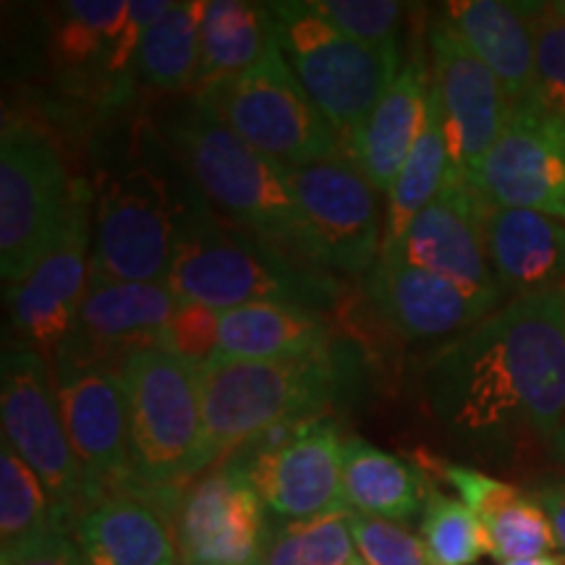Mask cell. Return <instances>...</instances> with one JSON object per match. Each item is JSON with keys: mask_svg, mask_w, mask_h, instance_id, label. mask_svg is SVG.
<instances>
[{"mask_svg": "<svg viewBox=\"0 0 565 565\" xmlns=\"http://www.w3.org/2000/svg\"><path fill=\"white\" fill-rule=\"evenodd\" d=\"M3 440L17 450L53 508V526L71 534L76 519L100 500L63 427L53 366L30 345L9 343L0 359Z\"/></svg>", "mask_w": 565, "mask_h": 565, "instance_id": "cell-9", "label": "cell"}, {"mask_svg": "<svg viewBox=\"0 0 565 565\" xmlns=\"http://www.w3.org/2000/svg\"><path fill=\"white\" fill-rule=\"evenodd\" d=\"M427 42L450 173L471 181L487 152L503 137L511 121V103L498 76L440 17L429 26Z\"/></svg>", "mask_w": 565, "mask_h": 565, "instance_id": "cell-15", "label": "cell"}, {"mask_svg": "<svg viewBox=\"0 0 565 565\" xmlns=\"http://www.w3.org/2000/svg\"><path fill=\"white\" fill-rule=\"evenodd\" d=\"M341 427L330 416H315L299 433L270 450H233L259 500L275 521H312L351 513L343 494Z\"/></svg>", "mask_w": 565, "mask_h": 565, "instance_id": "cell-14", "label": "cell"}, {"mask_svg": "<svg viewBox=\"0 0 565 565\" xmlns=\"http://www.w3.org/2000/svg\"><path fill=\"white\" fill-rule=\"evenodd\" d=\"M429 414L471 448L545 440L565 424V286L505 301L429 356Z\"/></svg>", "mask_w": 565, "mask_h": 565, "instance_id": "cell-1", "label": "cell"}, {"mask_svg": "<svg viewBox=\"0 0 565 565\" xmlns=\"http://www.w3.org/2000/svg\"><path fill=\"white\" fill-rule=\"evenodd\" d=\"M471 183L492 207L534 210L565 223V124L534 108L513 110Z\"/></svg>", "mask_w": 565, "mask_h": 565, "instance_id": "cell-18", "label": "cell"}, {"mask_svg": "<svg viewBox=\"0 0 565 565\" xmlns=\"http://www.w3.org/2000/svg\"><path fill=\"white\" fill-rule=\"evenodd\" d=\"M265 11L282 58L345 145L404 68L398 42L374 47L345 38L309 0L265 3Z\"/></svg>", "mask_w": 565, "mask_h": 565, "instance_id": "cell-6", "label": "cell"}, {"mask_svg": "<svg viewBox=\"0 0 565 565\" xmlns=\"http://www.w3.org/2000/svg\"><path fill=\"white\" fill-rule=\"evenodd\" d=\"M0 565H87L74 536L51 526L47 532L3 550Z\"/></svg>", "mask_w": 565, "mask_h": 565, "instance_id": "cell-39", "label": "cell"}, {"mask_svg": "<svg viewBox=\"0 0 565 565\" xmlns=\"http://www.w3.org/2000/svg\"><path fill=\"white\" fill-rule=\"evenodd\" d=\"M79 192L53 134L24 116H6L0 134V275L24 280L58 244Z\"/></svg>", "mask_w": 565, "mask_h": 565, "instance_id": "cell-7", "label": "cell"}, {"mask_svg": "<svg viewBox=\"0 0 565 565\" xmlns=\"http://www.w3.org/2000/svg\"><path fill=\"white\" fill-rule=\"evenodd\" d=\"M183 492H113L76 519L87 565H179L175 508Z\"/></svg>", "mask_w": 565, "mask_h": 565, "instance_id": "cell-20", "label": "cell"}, {"mask_svg": "<svg viewBox=\"0 0 565 565\" xmlns=\"http://www.w3.org/2000/svg\"><path fill=\"white\" fill-rule=\"evenodd\" d=\"M532 30L536 79L526 108L565 121V21L547 13L542 3H532Z\"/></svg>", "mask_w": 565, "mask_h": 565, "instance_id": "cell-35", "label": "cell"}, {"mask_svg": "<svg viewBox=\"0 0 565 565\" xmlns=\"http://www.w3.org/2000/svg\"><path fill=\"white\" fill-rule=\"evenodd\" d=\"M419 536L435 565H475L482 555H490L475 511L461 500L445 498L435 487H429L424 500Z\"/></svg>", "mask_w": 565, "mask_h": 565, "instance_id": "cell-33", "label": "cell"}, {"mask_svg": "<svg viewBox=\"0 0 565 565\" xmlns=\"http://www.w3.org/2000/svg\"><path fill=\"white\" fill-rule=\"evenodd\" d=\"M299 207L312 228L320 265L330 273L364 275L383 252L385 221L377 189L349 154H333L286 171Z\"/></svg>", "mask_w": 565, "mask_h": 565, "instance_id": "cell-13", "label": "cell"}, {"mask_svg": "<svg viewBox=\"0 0 565 565\" xmlns=\"http://www.w3.org/2000/svg\"><path fill=\"white\" fill-rule=\"evenodd\" d=\"M487 257L508 301L565 282V223L534 210L487 207Z\"/></svg>", "mask_w": 565, "mask_h": 565, "instance_id": "cell-24", "label": "cell"}, {"mask_svg": "<svg viewBox=\"0 0 565 565\" xmlns=\"http://www.w3.org/2000/svg\"><path fill=\"white\" fill-rule=\"evenodd\" d=\"M366 294L383 320L408 341H454L505 303L385 254L366 273Z\"/></svg>", "mask_w": 565, "mask_h": 565, "instance_id": "cell-19", "label": "cell"}, {"mask_svg": "<svg viewBox=\"0 0 565 565\" xmlns=\"http://www.w3.org/2000/svg\"><path fill=\"white\" fill-rule=\"evenodd\" d=\"M448 145H445L440 103H437L433 87L424 129L419 139H416L412 154H408L406 166L401 168L398 179H395L391 192H387L383 246L395 242L408 228V223L435 200L445 179H448Z\"/></svg>", "mask_w": 565, "mask_h": 565, "instance_id": "cell-29", "label": "cell"}, {"mask_svg": "<svg viewBox=\"0 0 565 565\" xmlns=\"http://www.w3.org/2000/svg\"><path fill=\"white\" fill-rule=\"evenodd\" d=\"M129 19V0H74L63 3L53 32V55L63 68L100 66L110 76V61ZM113 79V76H110Z\"/></svg>", "mask_w": 565, "mask_h": 565, "instance_id": "cell-30", "label": "cell"}, {"mask_svg": "<svg viewBox=\"0 0 565 565\" xmlns=\"http://www.w3.org/2000/svg\"><path fill=\"white\" fill-rule=\"evenodd\" d=\"M275 42L265 3L246 0H204L200 21V82L228 79L263 61ZM194 89V92H196Z\"/></svg>", "mask_w": 565, "mask_h": 565, "instance_id": "cell-27", "label": "cell"}, {"mask_svg": "<svg viewBox=\"0 0 565 565\" xmlns=\"http://www.w3.org/2000/svg\"><path fill=\"white\" fill-rule=\"evenodd\" d=\"M51 366L63 427L97 494L147 492L134 475L121 366L68 351Z\"/></svg>", "mask_w": 565, "mask_h": 565, "instance_id": "cell-11", "label": "cell"}, {"mask_svg": "<svg viewBox=\"0 0 565 565\" xmlns=\"http://www.w3.org/2000/svg\"><path fill=\"white\" fill-rule=\"evenodd\" d=\"M202 11L204 0H179L147 30L134 58V74L141 84L160 92L196 89Z\"/></svg>", "mask_w": 565, "mask_h": 565, "instance_id": "cell-28", "label": "cell"}, {"mask_svg": "<svg viewBox=\"0 0 565 565\" xmlns=\"http://www.w3.org/2000/svg\"><path fill=\"white\" fill-rule=\"evenodd\" d=\"M134 475L147 492H181L212 466L200 366L145 345L121 362Z\"/></svg>", "mask_w": 565, "mask_h": 565, "instance_id": "cell-5", "label": "cell"}, {"mask_svg": "<svg viewBox=\"0 0 565 565\" xmlns=\"http://www.w3.org/2000/svg\"><path fill=\"white\" fill-rule=\"evenodd\" d=\"M330 345L324 315L296 303H246L221 312L217 324V353L228 359H291Z\"/></svg>", "mask_w": 565, "mask_h": 565, "instance_id": "cell-25", "label": "cell"}, {"mask_svg": "<svg viewBox=\"0 0 565 565\" xmlns=\"http://www.w3.org/2000/svg\"><path fill=\"white\" fill-rule=\"evenodd\" d=\"M189 196L152 166L103 181L92 217V282H166Z\"/></svg>", "mask_w": 565, "mask_h": 565, "instance_id": "cell-10", "label": "cell"}, {"mask_svg": "<svg viewBox=\"0 0 565 565\" xmlns=\"http://www.w3.org/2000/svg\"><path fill=\"white\" fill-rule=\"evenodd\" d=\"M427 492V477L419 466L359 435L343 440V494L351 513L408 524L422 513Z\"/></svg>", "mask_w": 565, "mask_h": 565, "instance_id": "cell-26", "label": "cell"}, {"mask_svg": "<svg viewBox=\"0 0 565 565\" xmlns=\"http://www.w3.org/2000/svg\"><path fill=\"white\" fill-rule=\"evenodd\" d=\"M532 494L536 503L542 505V511H545L550 526H553L557 550L565 553V475L536 484Z\"/></svg>", "mask_w": 565, "mask_h": 565, "instance_id": "cell-40", "label": "cell"}, {"mask_svg": "<svg viewBox=\"0 0 565 565\" xmlns=\"http://www.w3.org/2000/svg\"><path fill=\"white\" fill-rule=\"evenodd\" d=\"M500 565H565V561L555 555H540V557H521V561H508Z\"/></svg>", "mask_w": 565, "mask_h": 565, "instance_id": "cell-41", "label": "cell"}, {"mask_svg": "<svg viewBox=\"0 0 565 565\" xmlns=\"http://www.w3.org/2000/svg\"><path fill=\"white\" fill-rule=\"evenodd\" d=\"M563 124H565V121H563Z\"/></svg>", "mask_w": 565, "mask_h": 565, "instance_id": "cell-44", "label": "cell"}, {"mask_svg": "<svg viewBox=\"0 0 565 565\" xmlns=\"http://www.w3.org/2000/svg\"><path fill=\"white\" fill-rule=\"evenodd\" d=\"M351 353L341 345L291 359H228L200 366L202 414L212 463L288 419L322 416L351 385Z\"/></svg>", "mask_w": 565, "mask_h": 565, "instance_id": "cell-4", "label": "cell"}, {"mask_svg": "<svg viewBox=\"0 0 565 565\" xmlns=\"http://www.w3.org/2000/svg\"><path fill=\"white\" fill-rule=\"evenodd\" d=\"M487 207L490 202L477 192L475 183L448 171L435 200L380 254L454 280L475 294L505 299L487 257Z\"/></svg>", "mask_w": 565, "mask_h": 565, "instance_id": "cell-17", "label": "cell"}, {"mask_svg": "<svg viewBox=\"0 0 565 565\" xmlns=\"http://www.w3.org/2000/svg\"><path fill=\"white\" fill-rule=\"evenodd\" d=\"M542 6H545V11L553 13L555 19L565 21V0H553V3H542Z\"/></svg>", "mask_w": 565, "mask_h": 565, "instance_id": "cell-43", "label": "cell"}, {"mask_svg": "<svg viewBox=\"0 0 565 565\" xmlns=\"http://www.w3.org/2000/svg\"><path fill=\"white\" fill-rule=\"evenodd\" d=\"M179 301L168 282H89L74 333L61 351L121 366L131 351L158 345Z\"/></svg>", "mask_w": 565, "mask_h": 565, "instance_id": "cell-21", "label": "cell"}, {"mask_svg": "<svg viewBox=\"0 0 565 565\" xmlns=\"http://www.w3.org/2000/svg\"><path fill=\"white\" fill-rule=\"evenodd\" d=\"M479 524L487 534L490 555L498 557L500 563L550 555L557 547L545 511L536 503L534 494L524 492L521 487L503 503L487 511Z\"/></svg>", "mask_w": 565, "mask_h": 565, "instance_id": "cell-34", "label": "cell"}, {"mask_svg": "<svg viewBox=\"0 0 565 565\" xmlns=\"http://www.w3.org/2000/svg\"><path fill=\"white\" fill-rule=\"evenodd\" d=\"M53 526L45 484L21 461L9 443H0V542L6 547L40 536Z\"/></svg>", "mask_w": 565, "mask_h": 565, "instance_id": "cell-32", "label": "cell"}, {"mask_svg": "<svg viewBox=\"0 0 565 565\" xmlns=\"http://www.w3.org/2000/svg\"><path fill=\"white\" fill-rule=\"evenodd\" d=\"M267 529V508L246 471L223 458L183 490L175 508L179 565H254Z\"/></svg>", "mask_w": 565, "mask_h": 565, "instance_id": "cell-16", "label": "cell"}, {"mask_svg": "<svg viewBox=\"0 0 565 565\" xmlns=\"http://www.w3.org/2000/svg\"><path fill=\"white\" fill-rule=\"evenodd\" d=\"M194 100L286 171L345 152L338 131L282 58L278 40L263 61L228 79L204 84Z\"/></svg>", "mask_w": 565, "mask_h": 565, "instance_id": "cell-8", "label": "cell"}, {"mask_svg": "<svg viewBox=\"0 0 565 565\" xmlns=\"http://www.w3.org/2000/svg\"><path fill=\"white\" fill-rule=\"evenodd\" d=\"M217 324L221 312L202 303L179 301L171 322L158 335V349L202 366L217 353Z\"/></svg>", "mask_w": 565, "mask_h": 565, "instance_id": "cell-38", "label": "cell"}, {"mask_svg": "<svg viewBox=\"0 0 565 565\" xmlns=\"http://www.w3.org/2000/svg\"><path fill=\"white\" fill-rule=\"evenodd\" d=\"M254 565H364L351 532V513L312 521H273Z\"/></svg>", "mask_w": 565, "mask_h": 565, "instance_id": "cell-31", "label": "cell"}, {"mask_svg": "<svg viewBox=\"0 0 565 565\" xmlns=\"http://www.w3.org/2000/svg\"><path fill=\"white\" fill-rule=\"evenodd\" d=\"M166 139L212 210L263 242L322 267L286 168L246 145L196 100L168 118Z\"/></svg>", "mask_w": 565, "mask_h": 565, "instance_id": "cell-3", "label": "cell"}, {"mask_svg": "<svg viewBox=\"0 0 565 565\" xmlns=\"http://www.w3.org/2000/svg\"><path fill=\"white\" fill-rule=\"evenodd\" d=\"M92 189L79 181L71 221L45 257L24 280L6 286V312L19 345L40 351L53 362L74 333L92 282Z\"/></svg>", "mask_w": 565, "mask_h": 565, "instance_id": "cell-12", "label": "cell"}, {"mask_svg": "<svg viewBox=\"0 0 565 565\" xmlns=\"http://www.w3.org/2000/svg\"><path fill=\"white\" fill-rule=\"evenodd\" d=\"M309 6L345 38L364 45H395L406 6L395 0H309Z\"/></svg>", "mask_w": 565, "mask_h": 565, "instance_id": "cell-36", "label": "cell"}, {"mask_svg": "<svg viewBox=\"0 0 565 565\" xmlns=\"http://www.w3.org/2000/svg\"><path fill=\"white\" fill-rule=\"evenodd\" d=\"M166 282L181 301L215 312L246 303H296L324 312L341 296L333 273L263 242L200 194H189Z\"/></svg>", "mask_w": 565, "mask_h": 565, "instance_id": "cell-2", "label": "cell"}, {"mask_svg": "<svg viewBox=\"0 0 565 565\" xmlns=\"http://www.w3.org/2000/svg\"><path fill=\"white\" fill-rule=\"evenodd\" d=\"M351 532L364 565H435L422 536L404 524L351 513Z\"/></svg>", "mask_w": 565, "mask_h": 565, "instance_id": "cell-37", "label": "cell"}, {"mask_svg": "<svg viewBox=\"0 0 565 565\" xmlns=\"http://www.w3.org/2000/svg\"><path fill=\"white\" fill-rule=\"evenodd\" d=\"M440 19L498 76L511 113L532 103L536 79L532 3L454 0L443 6Z\"/></svg>", "mask_w": 565, "mask_h": 565, "instance_id": "cell-23", "label": "cell"}, {"mask_svg": "<svg viewBox=\"0 0 565 565\" xmlns=\"http://www.w3.org/2000/svg\"><path fill=\"white\" fill-rule=\"evenodd\" d=\"M433 95V71L422 55L404 61L391 87L362 126L345 139L343 150L380 194L391 192L424 129Z\"/></svg>", "mask_w": 565, "mask_h": 565, "instance_id": "cell-22", "label": "cell"}, {"mask_svg": "<svg viewBox=\"0 0 565 565\" xmlns=\"http://www.w3.org/2000/svg\"><path fill=\"white\" fill-rule=\"evenodd\" d=\"M550 445H553V454H555L557 461L565 463V424L561 427V433L553 437V443H550Z\"/></svg>", "mask_w": 565, "mask_h": 565, "instance_id": "cell-42", "label": "cell"}]
</instances>
